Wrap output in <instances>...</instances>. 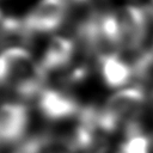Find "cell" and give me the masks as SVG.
Wrapping results in <instances>:
<instances>
[{
  "label": "cell",
  "instance_id": "6da1fadb",
  "mask_svg": "<svg viewBox=\"0 0 153 153\" xmlns=\"http://www.w3.org/2000/svg\"><path fill=\"white\" fill-rule=\"evenodd\" d=\"M45 72L29 50L23 47H8L0 53V82L8 84L23 98L42 92Z\"/></svg>",
  "mask_w": 153,
  "mask_h": 153
},
{
  "label": "cell",
  "instance_id": "7a4b0ae2",
  "mask_svg": "<svg viewBox=\"0 0 153 153\" xmlns=\"http://www.w3.org/2000/svg\"><path fill=\"white\" fill-rule=\"evenodd\" d=\"M66 12V0H39L25 17L24 24L29 32H48L60 26Z\"/></svg>",
  "mask_w": 153,
  "mask_h": 153
},
{
  "label": "cell",
  "instance_id": "3957f363",
  "mask_svg": "<svg viewBox=\"0 0 153 153\" xmlns=\"http://www.w3.org/2000/svg\"><path fill=\"white\" fill-rule=\"evenodd\" d=\"M29 123L27 108L19 103L0 105V142L13 143L25 133Z\"/></svg>",
  "mask_w": 153,
  "mask_h": 153
},
{
  "label": "cell",
  "instance_id": "277c9868",
  "mask_svg": "<svg viewBox=\"0 0 153 153\" xmlns=\"http://www.w3.org/2000/svg\"><path fill=\"white\" fill-rule=\"evenodd\" d=\"M38 106L42 115L53 121L68 118L79 112V106L72 97L53 88L42 90L38 96Z\"/></svg>",
  "mask_w": 153,
  "mask_h": 153
},
{
  "label": "cell",
  "instance_id": "5b68a950",
  "mask_svg": "<svg viewBox=\"0 0 153 153\" xmlns=\"http://www.w3.org/2000/svg\"><path fill=\"white\" fill-rule=\"evenodd\" d=\"M73 53L74 44L69 38L55 36L48 42L39 66L44 72L59 69L71 61Z\"/></svg>",
  "mask_w": 153,
  "mask_h": 153
},
{
  "label": "cell",
  "instance_id": "8992f818",
  "mask_svg": "<svg viewBox=\"0 0 153 153\" xmlns=\"http://www.w3.org/2000/svg\"><path fill=\"white\" fill-rule=\"evenodd\" d=\"M99 66L103 80L110 87L124 86L133 75L130 66L118 55L100 56Z\"/></svg>",
  "mask_w": 153,
  "mask_h": 153
},
{
  "label": "cell",
  "instance_id": "52a82bcc",
  "mask_svg": "<svg viewBox=\"0 0 153 153\" xmlns=\"http://www.w3.org/2000/svg\"><path fill=\"white\" fill-rule=\"evenodd\" d=\"M151 140L141 130L136 121L126 124V137L121 142L116 153H149Z\"/></svg>",
  "mask_w": 153,
  "mask_h": 153
},
{
  "label": "cell",
  "instance_id": "ba28073f",
  "mask_svg": "<svg viewBox=\"0 0 153 153\" xmlns=\"http://www.w3.org/2000/svg\"><path fill=\"white\" fill-rule=\"evenodd\" d=\"M54 142L49 135H37L22 142L13 153H45Z\"/></svg>",
  "mask_w": 153,
  "mask_h": 153
},
{
  "label": "cell",
  "instance_id": "9c48e42d",
  "mask_svg": "<svg viewBox=\"0 0 153 153\" xmlns=\"http://www.w3.org/2000/svg\"><path fill=\"white\" fill-rule=\"evenodd\" d=\"M96 153H116V152H112L109 147H102V148H99Z\"/></svg>",
  "mask_w": 153,
  "mask_h": 153
},
{
  "label": "cell",
  "instance_id": "30bf717a",
  "mask_svg": "<svg viewBox=\"0 0 153 153\" xmlns=\"http://www.w3.org/2000/svg\"><path fill=\"white\" fill-rule=\"evenodd\" d=\"M1 20H2V13H1V10H0V23H1Z\"/></svg>",
  "mask_w": 153,
  "mask_h": 153
},
{
  "label": "cell",
  "instance_id": "8fae6325",
  "mask_svg": "<svg viewBox=\"0 0 153 153\" xmlns=\"http://www.w3.org/2000/svg\"><path fill=\"white\" fill-rule=\"evenodd\" d=\"M74 1H86V0H74Z\"/></svg>",
  "mask_w": 153,
  "mask_h": 153
}]
</instances>
